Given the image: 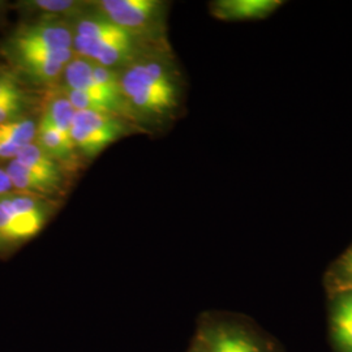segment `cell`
<instances>
[{"instance_id": "8fae6325", "label": "cell", "mask_w": 352, "mask_h": 352, "mask_svg": "<svg viewBox=\"0 0 352 352\" xmlns=\"http://www.w3.org/2000/svg\"><path fill=\"white\" fill-rule=\"evenodd\" d=\"M14 161H17L19 164L25 166L26 168L37 174L62 182V173H60L59 164L54 161L36 141L23 146L19 151L17 157L14 158Z\"/></svg>"}, {"instance_id": "d6986e66", "label": "cell", "mask_w": 352, "mask_h": 352, "mask_svg": "<svg viewBox=\"0 0 352 352\" xmlns=\"http://www.w3.org/2000/svg\"><path fill=\"white\" fill-rule=\"evenodd\" d=\"M11 188H12V183L10 180V176L6 170L0 168V197L6 196L7 192H10Z\"/></svg>"}, {"instance_id": "9a60e30c", "label": "cell", "mask_w": 352, "mask_h": 352, "mask_svg": "<svg viewBox=\"0 0 352 352\" xmlns=\"http://www.w3.org/2000/svg\"><path fill=\"white\" fill-rule=\"evenodd\" d=\"M212 352H260L251 340L234 333H221L212 342Z\"/></svg>"}, {"instance_id": "5bb4252c", "label": "cell", "mask_w": 352, "mask_h": 352, "mask_svg": "<svg viewBox=\"0 0 352 352\" xmlns=\"http://www.w3.org/2000/svg\"><path fill=\"white\" fill-rule=\"evenodd\" d=\"M37 123L32 119L12 120L0 124V140L23 148L34 142L37 136Z\"/></svg>"}, {"instance_id": "2e32d148", "label": "cell", "mask_w": 352, "mask_h": 352, "mask_svg": "<svg viewBox=\"0 0 352 352\" xmlns=\"http://www.w3.org/2000/svg\"><path fill=\"white\" fill-rule=\"evenodd\" d=\"M338 287L342 291L352 292V247L343 254L340 264L337 266Z\"/></svg>"}, {"instance_id": "7a4b0ae2", "label": "cell", "mask_w": 352, "mask_h": 352, "mask_svg": "<svg viewBox=\"0 0 352 352\" xmlns=\"http://www.w3.org/2000/svg\"><path fill=\"white\" fill-rule=\"evenodd\" d=\"M46 212L30 195L0 197V250L36 236L45 225Z\"/></svg>"}, {"instance_id": "7c38bea8", "label": "cell", "mask_w": 352, "mask_h": 352, "mask_svg": "<svg viewBox=\"0 0 352 352\" xmlns=\"http://www.w3.org/2000/svg\"><path fill=\"white\" fill-rule=\"evenodd\" d=\"M333 334L344 352H352V292L340 298L333 312Z\"/></svg>"}, {"instance_id": "9c48e42d", "label": "cell", "mask_w": 352, "mask_h": 352, "mask_svg": "<svg viewBox=\"0 0 352 352\" xmlns=\"http://www.w3.org/2000/svg\"><path fill=\"white\" fill-rule=\"evenodd\" d=\"M7 174L10 176V180L12 183V187L26 192H34V193H54L56 192L62 182L54 180L47 176L37 174L25 166L19 164L13 160L7 167Z\"/></svg>"}, {"instance_id": "6da1fadb", "label": "cell", "mask_w": 352, "mask_h": 352, "mask_svg": "<svg viewBox=\"0 0 352 352\" xmlns=\"http://www.w3.org/2000/svg\"><path fill=\"white\" fill-rule=\"evenodd\" d=\"M126 104L138 113L164 115L176 104L175 82L162 62L138 58L120 75Z\"/></svg>"}, {"instance_id": "ba28073f", "label": "cell", "mask_w": 352, "mask_h": 352, "mask_svg": "<svg viewBox=\"0 0 352 352\" xmlns=\"http://www.w3.org/2000/svg\"><path fill=\"white\" fill-rule=\"evenodd\" d=\"M36 139L38 145L58 164L74 162L76 148L72 139L59 132L55 126H51L43 119H41L38 123Z\"/></svg>"}, {"instance_id": "ac0fdd59", "label": "cell", "mask_w": 352, "mask_h": 352, "mask_svg": "<svg viewBox=\"0 0 352 352\" xmlns=\"http://www.w3.org/2000/svg\"><path fill=\"white\" fill-rule=\"evenodd\" d=\"M20 146L19 145H14L11 142H7V141H1L0 140V158H16L19 151H20Z\"/></svg>"}, {"instance_id": "8992f818", "label": "cell", "mask_w": 352, "mask_h": 352, "mask_svg": "<svg viewBox=\"0 0 352 352\" xmlns=\"http://www.w3.org/2000/svg\"><path fill=\"white\" fill-rule=\"evenodd\" d=\"M74 49L54 52L13 54L20 68L38 84H52L63 77L67 64L75 58Z\"/></svg>"}, {"instance_id": "3957f363", "label": "cell", "mask_w": 352, "mask_h": 352, "mask_svg": "<svg viewBox=\"0 0 352 352\" xmlns=\"http://www.w3.org/2000/svg\"><path fill=\"white\" fill-rule=\"evenodd\" d=\"M91 8L109 21L136 37H151L162 25L164 1L161 0H97Z\"/></svg>"}, {"instance_id": "277c9868", "label": "cell", "mask_w": 352, "mask_h": 352, "mask_svg": "<svg viewBox=\"0 0 352 352\" xmlns=\"http://www.w3.org/2000/svg\"><path fill=\"white\" fill-rule=\"evenodd\" d=\"M126 128L120 116L96 111H76L71 139L76 151L94 158L110 144L126 135Z\"/></svg>"}, {"instance_id": "e0dca14e", "label": "cell", "mask_w": 352, "mask_h": 352, "mask_svg": "<svg viewBox=\"0 0 352 352\" xmlns=\"http://www.w3.org/2000/svg\"><path fill=\"white\" fill-rule=\"evenodd\" d=\"M21 97V91L12 78L7 76L0 77V102L7 101L11 98Z\"/></svg>"}, {"instance_id": "4fadbf2b", "label": "cell", "mask_w": 352, "mask_h": 352, "mask_svg": "<svg viewBox=\"0 0 352 352\" xmlns=\"http://www.w3.org/2000/svg\"><path fill=\"white\" fill-rule=\"evenodd\" d=\"M75 113V107L72 106V103L62 90L59 94H55L54 97H51L41 119H43L51 126H55L65 136L71 138V126H72Z\"/></svg>"}, {"instance_id": "52a82bcc", "label": "cell", "mask_w": 352, "mask_h": 352, "mask_svg": "<svg viewBox=\"0 0 352 352\" xmlns=\"http://www.w3.org/2000/svg\"><path fill=\"white\" fill-rule=\"evenodd\" d=\"M280 6L276 0H221L212 4L217 19L227 21L256 20L269 16Z\"/></svg>"}, {"instance_id": "30bf717a", "label": "cell", "mask_w": 352, "mask_h": 352, "mask_svg": "<svg viewBox=\"0 0 352 352\" xmlns=\"http://www.w3.org/2000/svg\"><path fill=\"white\" fill-rule=\"evenodd\" d=\"M25 7L33 12H41L43 16L42 20L69 21L87 12L90 8V3L77 0H33L26 1Z\"/></svg>"}, {"instance_id": "5b68a950", "label": "cell", "mask_w": 352, "mask_h": 352, "mask_svg": "<svg viewBox=\"0 0 352 352\" xmlns=\"http://www.w3.org/2000/svg\"><path fill=\"white\" fill-rule=\"evenodd\" d=\"M10 49L12 54L74 49V32L69 21L42 20L21 28L11 39Z\"/></svg>"}]
</instances>
